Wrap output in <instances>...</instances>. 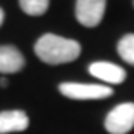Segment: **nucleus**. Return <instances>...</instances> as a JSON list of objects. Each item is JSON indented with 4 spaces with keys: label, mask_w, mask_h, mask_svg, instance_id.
Wrapping results in <instances>:
<instances>
[{
    "label": "nucleus",
    "mask_w": 134,
    "mask_h": 134,
    "mask_svg": "<svg viewBox=\"0 0 134 134\" xmlns=\"http://www.w3.org/2000/svg\"><path fill=\"white\" fill-rule=\"evenodd\" d=\"M28 115L21 110H7L0 111V134H9V132H21L28 129Z\"/></svg>",
    "instance_id": "6"
},
{
    "label": "nucleus",
    "mask_w": 134,
    "mask_h": 134,
    "mask_svg": "<svg viewBox=\"0 0 134 134\" xmlns=\"http://www.w3.org/2000/svg\"><path fill=\"white\" fill-rule=\"evenodd\" d=\"M80 44L77 40L63 38L54 33L42 35L35 44V54L47 65H65L71 63L80 56Z\"/></svg>",
    "instance_id": "1"
},
{
    "label": "nucleus",
    "mask_w": 134,
    "mask_h": 134,
    "mask_svg": "<svg viewBox=\"0 0 134 134\" xmlns=\"http://www.w3.org/2000/svg\"><path fill=\"white\" fill-rule=\"evenodd\" d=\"M134 127V103L115 106L104 119V129L110 134H127Z\"/></svg>",
    "instance_id": "3"
},
{
    "label": "nucleus",
    "mask_w": 134,
    "mask_h": 134,
    "mask_svg": "<svg viewBox=\"0 0 134 134\" xmlns=\"http://www.w3.org/2000/svg\"><path fill=\"white\" fill-rule=\"evenodd\" d=\"M59 92L70 99H103L113 94L111 87L98 84H77V82H65L59 85Z\"/></svg>",
    "instance_id": "2"
},
{
    "label": "nucleus",
    "mask_w": 134,
    "mask_h": 134,
    "mask_svg": "<svg viewBox=\"0 0 134 134\" xmlns=\"http://www.w3.org/2000/svg\"><path fill=\"white\" fill-rule=\"evenodd\" d=\"M106 10V0H77L75 18L82 26L94 28L101 23Z\"/></svg>",
    "instance_id": "4"
},
{
    "label": "nucleus",
    "mask_w": 134,
    "mask_h": 134,
    "mask_svg": "<svg viewBox=\"0 0 134 134\" xmlns=\"http://www.w3.org/2000/svg\"><path fill=\"white\" fill-rule=\"evenodd\" d=\"M51 0H19V7L28 16H42L49 9Z\"/></svg>",
    "instance_id": "9"
},
{
    "label": "nucleus",
    "mask_w": 134,
    "mask_h": 134,
    "mask_svg": "<svg viewBox=\"0 0 134 134\" xmlns=\"http://www.w3.org/2000/svg\"><path fill=\"white\" fill-rule=\"evenodd\" d=\"M2 23H4V10L0 9V25H2Z\"/></svg>",
    "instance_id": "11"
},
{
    "label": "nucleus",
    "mask_w": 134,
    "mask_h": 134,
    "mask_svg": "<svg viewBox=\"0 0 134 134\" xmlns=\"http://www.w3.org/2000/svg\"><path fill=\"white\" fill-rule=\"evenodd\" d=\"M89 73L108 84H122L125 80V70L108 61H96L89 65Z\"/></svg>",
    "instance_id": "5"
},
{
    "label": "nucleus",
    "mask_w": 134,
    "mask_h": 134,
    "mask_svg": "<svg viewBox=\"0 0 134 134\" xmlns=\"http://www.w3.org/2000/svg\"><path fill=\"white\" fill-rule=\"evenodd\" d=\"M117 51H119L120 58L125 61V63H129V65L134 66V35L129 33L122 37L119 40V45H117Z\"/></svg>",
    "instance_id": "8"
},
{
    "label": "nucleus",
    "mask_w": 134,
    "mask_h": 134,
    "mask_svg": "<svg viewBox=\"0 0 134 134\" xmlns=\"http://www.w3.org/2000/svg\"><path fill=\"white\" fill-rule=\"evenodd\" d=\"M25 66V58L14 45H0V73H18Z\"/></svg>",
    "instance_id": "7"
},
{
    "label": "nucleus",
    "mask_w": 134,
    "mask_h": 134,
    "mask_svg": "<svg viewBox=\"0 0 134 134\" xmlns=\"http://www.w3.org/2000/svg\"><path fill=\"white\" fill-rule=\"evenodd\" d=\"M0 85H2V87H5V85H7V80H5V79H0Z\"/></svg>",
    "instance_id": "10"
}]
</instances>
